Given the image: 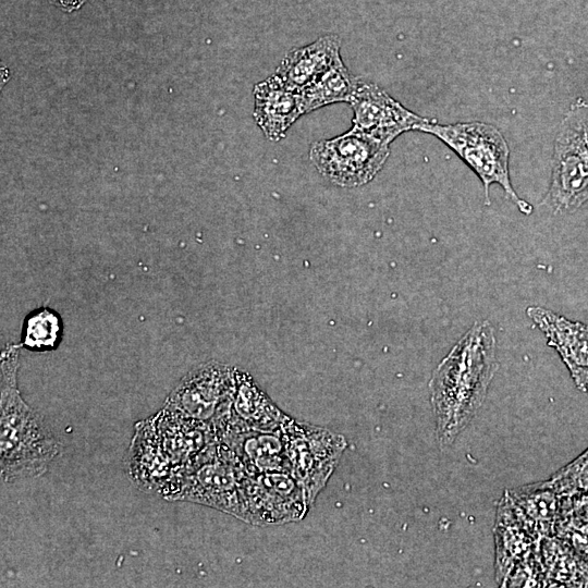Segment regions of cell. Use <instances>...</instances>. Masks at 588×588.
Segmentation results:
<instances>
[{
	"mask_svg": "<svg viewBox=\"0 0 588 588\" xmlns=\"http://www.w3.org/2000/svg\"><path fill=\"white\" fill-rule=\"evenodd\" d=\"M247 475L235 453L218 440L184 468L166 499L204 504L245 522Z\"/></svg>",
	"mask_w": 588,
	"mask_h": 588,
	"instance_id": "3",
	"label": "cell"
},
{
	"mask_svg": "<svg viewBox=\"0 0 588 588\" xmlns=\"http://www.w3.org/2000/svg\"><path fill=\"white\" fill-rule=\"evenodd\" d=\"M586 393H588V387H587Z\"/></svg>",
	"mask_w": 588,
	"mask_h": 588,
	"instance_id": "24",
	"label": "cell"
},
{
	"mask_svg": "<svg viewBox=\"0 0 588 588\" xmlns=\"http://www.w3.org/2000/svg\"><path fill=\"white\" fill-rule=\"evenodd\" d=\"M340 46L336 35H326L307 46L292 49L275 74L287 86L302 91L341 57Z\"/></svg>",
	"mask_w": 588,
	"mask_h": 588,
	"instance_id": "16",
	"label": "cell"
},
{
	"mask_svg": "<svg viewBox=\"0 0 588 588\" xmlns=\"http://www.w3.org/2000/svg\"><path fill=\"white\" fill-rule=\"evenodd\" d=\"M353 109L352 128L390 145L397 136L427 122L392 98L377 84L358 81L348 102Z\"/></svg>",
	"mask_w": 588,
	"mask_h": 588,
	"instance_id": "10",
	"label": "cell"
},
{
	"mask_svg": "<svg viewBox=\"0 0 588 588\" xmlns=\"http://www.w3.org/2000/svg\"><path fill=\"white\" fill-rule=\"evenodd\" d=\"M546 586L588 587V563L556 536L540 541Z\"/></svg>",
	"mask_w": 588,
	"mask_h": 588,
	"instance_id": "18",
	"label": "cell"
},
{
	"mask_svg": "<svg viewBox=\"0 0 588 588\" xmlns=\"http://www.w3.org/2000/svg\"><path fill=\"white\" fill-rule=\"evenodd\" d=\"M63 335V324L60 315L48 307L32 310L24 319L21 347L32 352L56 350Z\"/></svg>",
	"mask_w": 588,
	"mask_h": 588,
	"instance_id": "20",
	"label": "cell"
},
{
	"mask_svg": "<svg viewBox=\"0 0 588 588\" xmlns=\"http://www.w3.org/2000/svg\"><path fill=\"white\" fill-rule=\"evenodd\" d=\"M290 473L304 490L309 509L326 487L346 449L343 434L298 421L293 417L281 428Z\"/></svg>",
	"mask_w": 588,
	"mask_h": 588,
	"instance_id": "7",
	"label": "cell"
},
{
	"mask_svg": "<svg viewBox=\"0 0 588 588\" xmlns=\"http://www.w3.org/2000/svg\"><path fill=\"white\" fill-rule=\"evenodd\" d=\"M494 540L495 573L501 586L510 571L538 549L541 541L506 492L498 506Z\"/></svg>",
	"mask_w": 588,
	"mask_h": 588,
	"instance_id": "13",
	"label": "cell"
},
{
	"mask_svg": "<svg viewBox=\"0 0 588 588\" xmlns=\"http://www.w3.org/2000/svg\"><path fill=\"white\" fill-rule=\"evenodd\" d=\"M498 368L493 326L488 320L475 321L440 362L429 381L441 450L449 448L475 417Z\"/></svg>",
	"mask_w": 588,
	"mask_h": 588,
	"instance_id": "1",
	"label": "cell"
},
{
	"mask_svg": "<svg viewBox=\"0 0 588 588\" xmlns=\"http://www.w3.org/2000/svg\"><path fill=\"white\" fill-rule=\"evenodd\" d=\"M554 536L564 540L588 563V520L572 516H560Z\"/></svg>",
	"mask_w": 588,
	"mask_h": 588,
	"instance_id": "22",
	"label": "cell"
},
{
	"mask_svg": "<svg viewBox=\"0 0 588 588\" xmlns=\"http://www.w3.org/2000/svg\"><path fill=\"white\" fill-rule=\"evenodd\" d=\"M20 344H8L0 357V473L5 482L42 476L60 443L17 387Z\"/></svg>",
	"mask_w": 588,
	"mask_h": 588,
	"instance_id": "2",
	"label": "cell"
},
{
	"mask_svg": "<svg viewBox=\"0 0 588 588\" xmlns=\"http://www.w3.org/2000/svg\"><path fill=\"white\" fill-rule=\"evenodd\" d=\"M244 498L245 522L257 526L297 522L310 510L303 488L287 471L248 474Z\"/></svg>",
	"mask_w": 588,
	"mask_h": 588,
	"instance_id": "9",
	"label": "cell"
},
{
	"mask_svg": "<svg viewBox=\"0 0 588 588\" xmlns=\"http://www.w3.org/2000/svg\"><path fill=\"white\" fill-rule=\"evenodd\" d=\"M417 131L439 138L477 174L483 185L486 205H490L489 188L497 183L519 211L532 212V206L514 191L509 171V145L495 126L480 121L439 124L428 120Z\"/></svg>",
	"mask_w": 588,
	"mask_h": 588,
	"instance_id": "4",
	"label": "cell"
},
{
	"mask_svg": "<svg viewBox=\"0 0 588 588\" xmlns=\"http://www.w3.org/2000/svg\"><path fill=\"white\" fill-rule=\"evenodd\" d=\"M218 440L225 443L235 453L248 474L290 473L281 429L260 431L228 427Z\"/></svg>",
	"mask_w": 588,
	"mask_h": 588,
	"instance_id": "14",
	"label": "cell"
},
{
	"mask_svg": "<svg viewBox=\"0 0 588 588\" xmlns=\"http://www.w3.org/2000/svg\"><path fill=\"white\" fill-rule=\"evenodd\" d=\"M505 492L541 539L555 535L561 511V495L548 479Z\"/></svg>",
	"mask_w": 588,
	"mask_h": 588,
	"instance_id": "17",
	"label": "cell"
},
{
	"mask_svg": "<svg viewBox=\"0 0 588 588\" xmlns=\"http://www.w3.org/2000/svg\"><path fill=\"white\" fill-rule=\"evenodd\" d=\"M358 81L339 57L326 72L301 91L304 113L334 102H350Z\"/></svg>",
	"mask_w": 588,
	"mask_h": 588,
	"instance_id": "19",
	"label": "cell"
},
{
	"mask_svg": "<svg viewBox=\"0 0 588 588\" xmlns=\"http://www.w3.org/2000/svg\"><path fill=\"white\" fill-rule=\"evenodd\" d=\"M254 118L270 140L283 138L304 113L302 93L287 86L275 73L255 85Z\"/></svg>",
	"mask_w": 588,
	"mask_h": 588,
	"instance_id": "12",
	"label": "cell"
},
{
	"mask_svg": "<svg viewBox=\"0 0 588 588\" xmlns=\"http://www.w3.org/2000/svg\"><path fill=\"white\" fill-rule=\"evenodd\" d=\"M588 201V103L579 98L560 123L551 181L542 205L555 213L576 211Z\"/></svg>",
	"mask_w": 588,
	"mask_h": 588,
	"instance_id": "5",
	"label": "cell"
},
{
	"mask_svg": "<svg viewBox=\"0 0 588 588\" xmlns=\"http://www.w3.org/2000/svg\"><path fill=\"white\" fill-rule=\"evenodd\" d=\"M527 316L547 338L568 369L575 385L586 393L588 387V326L569 320L550 309L530 306Z\"/></svg>",
	"mask_w": 588,
	"mask_h": 588,
	"instance_id": "11",
	"label": "cell"
},
{
	"mask_svg": "<svg viewBox=\"0 0 588 588\" xmlns=\"http://www.w3.org/2000/svg\"><path fill=\"white\" fill-rule=\"evenodd\" d=\"M390 155V145L354 128L314 143L309 159L321 175L335 185L356 187L370 182Z\"/></svg>",
	"mask_w": 588,
	"mask_h": 588,
	"instance_id": "8",
	"label": "cell"
},
{
	"mask_svg": "<svg viewBox=\"0 0 588 588\" xmlns=\"http://www.w3.org/2000/svg\"><path fill=\"white\" fill-rule=\"evenodd\" d=\"M290 417L272 402L247 372L236 370L231 418L225 428L275 431L280 430Z\"/></svg>",
	"mask_w": 588,
	"mask_h": 588,
	"instance_id": "15",
	"label": "cell"
},
{
	"mask_svg": "<svg viewBox=\"0 0 588 588\" xmlns=\"http://www.w3.org/2000/svg\"><path fill=\"white\" fill-rule=\"evenodd\" d=\"M548 480L561 497L588 492V448Z\"/></svg>",
	"mask_w": 588,
	"mask_h": 588,
	"instance_id": "21",
	"label": "cell"
},
{
	"mask_svg": "<svg viewBox=\"0 0 588 588\" xmlns=\"http://www.w3.org/2000/svg\"><path fill=\"white\" fill-rule=\"evenodd\" d=\"M51 4L57 5L58 8L64 11H73L78 9L86 0H46Z\"/></svg>",
	"mask_w": 588,
	"mask_h": 588,
	"instance_id": "23",
	"label": "cell"
},
{
	"mask_svg": "<svg viewBox=\"0 0 588 588\" xmlns=\"http://www.w3.org/2000/svg\"><path fill=\"white\" fill-rule=\"evenodd\" d=\"M236 370L217 360L197 365L170 392L163 407L211 428L218 439L231 418Z\"/></svg>",
	"mask_w": 588,
	"mask_h": 588,
	"instance_id": "6",
	"label": "cell"
}]
</instances>
